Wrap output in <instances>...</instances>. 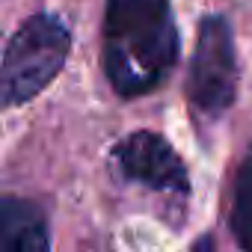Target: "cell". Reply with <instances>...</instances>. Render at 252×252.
I'll list each match as a JSON object with an SVG mask.
<instances>
[{
    "label": "cell",
    "mask_w": 252,
    "mask_h": 252,
    "mask_svg": "<svg viewBox=\"0 0 252 252\" xmlns=\"http://www.w3.org/2000/svg\"><path fill=\"white\" fill-rule=\"evenodd\" d=\"M178 60L169 0H107L101 63L122 98L158 89Z\"/></svg>",
    "instance_id": "6da1fadb"
},
{
    "label": "cell",
    "mask_w": 252,
    "mask_h": 252,
    "mask_svg": "<svg viewBox=\"0 0 252 252\" xmlns=\"http://www.w3.org/2000/svg\"><path fill=\"white\" fill-rule=\"evenodd\" d=\"M68 51L71 33L57 15L36 12L27 18L9 39L0 63V104L15 107L33 101L63 71Z\"/></svg>",
    "instance_id": "7a4b0ae2"
},
{
    "label": "cell",
    "mask_w": 252,
    "mask_h": 252,
    "mask_svg": "<svg viewBox=\"0 0 252 252\" xmlns=\"http://www.w3.org/2000/svg\"><path fill=\"white\" fill-rule=\"evenodd\" d=\"M237 95V54L231 24L222 15H205L187 71V101L199 116H222Z\"/></svg>",
    "instance_id": "3957f363"
},
{
    "label": "cell",
    "mask_w": 252,
    "mask_h": 252,
    "mask_svg": "<svg viewBox=\"0 0 252 252\" xmlns=\"http://www.w3.org/2000/svg\"><path fill=\"white\" fill-rule=\"evenodd\" d=\"M113 158H116L122 175L131 181H140L160 193H178V196L190 193V178H187L184 160L155 131H134L131 137H125L113 149Z\"/></svg>",
    "instance_id": "277c9868"
},
{
    "label": "cell",
    "mask_w": 252,
    "mask_h": 252,
    "mask_svg": "<svg viewBox=\"0 0 252 252\" xmlns=\"http://www.w3.org/2000/svg\"><path fill=\"white\" fill-rule=\"evenodd\" d=\"M0 252H51V231L39 205L0 196Z\"/></svg>",
    "instance_id": "5b68a950"
},
{
    "label": "cell",
    "mask_w": 252,
    "mask_h": 252,
    "mask_svg": "<svg viewBox=\"0 0 252 252\" xmlns=\"http://www.w3.org/2000/svg\"><path fill=\"white\" fill-rule=\"evenodd\" d=\"M231 231L243 252H252V158L240 163L231 193Z\"/></svg>",
    "instance_id": "8992f818"
},
{
    "label": "cell",
    "mask_w": 252,
    "mask_h": 252,
    "mask_svg": "<svg viewBox=\"0 0 252 252\" xmlns=\"http://www.w3.org/2000/svg\"><path fill=\"white\" fill-rule=\"evenodd\" d=\"M190 252H220V246L214 243V237H211V234H202V237L193 243V249H190Z\"/></svg>",
    "instance_id": "52a82bcc"
}]
</instances>
